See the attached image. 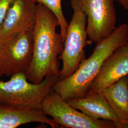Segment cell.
<instances>
[{"instance_id":"6da1fadb","label":"cell","mask_w":128,"mask_h":128,"mask_svg":"<svg viewBox=\"0 0 128 128\" xmlns=\"http://www.w3.org/2000/svg\"><path fill=\"white\" fill-rule=\"evenodd\" d=\"M60 25L50 10L41 4H37L32 61L26 74L30 82L38 84L47 76L60 74L58 58L64 48L62 37L56 30Z\"/></svg>"},{"instance_id":"7a4b0ae2","label":"cell","mask_w":128,"mask_h":128,"mask_svg":"<svg viewBox=\"0 0 128 128\" xmlns=\"http://www.w3.org/2000/svg\"><path fill=\"white\" fill-rule=\"evenodd\" d=\"M96 44L91 56L83 60L73 74L54 84L53 90L66 101L87 95L105 60L117 48L128 44V24L120 25L110 36Z\"/></svg>"},{"instance_id":"3957f363","label":"cell","mask_w":128,"mask_h":128,"mask_svg":"<svg viewBox=\"0 0 128 128\" xmlns=\"http://www.w3.org/2000/svg\"><path fill=\"white\" fill-rule=\"evenodd\" d=\"M59 75L46 77L41 82H30L26 74H16L8 81L0 80V104L41 109L46 96L53 90Z\"/></svg>"},{"instance_id":"277c9868","label":"cell","mask_w":128,"mask_h":128,"mask_svg":"<svg viewBox=\"0 0 128 128\" xmlns=\"http://www.w3.org/2000/svg\"><path fill=\"white\" fill-rule=\"evenodd\" d=\"M73 10L72 19L68 25L64 41L63 50L59 58L63 66L58 79L68 78L78 68L86 59L84 48L87 45L86 16L82 11L78 0H70Z\"/></svg>"},{"instance_id":"5b68a950","label":"cell","mask_w":128,"mask_h":128,"mask_svg":"<svg viewBox=\"0 0 128 128\" xmlns=\"http://www.w3.org/2000/svg\"><path fill=\"white\" fill-rule=\"evenodd\" d=\"M41 109L60 128H116L112 121L92 119L74 109L53 90L44 99Z\"/></svg>"},{"instance_id":"8992f818","label":"cell","mask_w":128,"mask_h":128,"mask_svg":"<svg viewBox=\"0 0 128 128\" xmlns=\"http://www.w3.org/2000/svg\"><path fill=\"white\" fill-rule=\"evenodd\" d=\"M2 38L0 66L4 75L11 76L20 73L26 74L33 56V30Z\"/></svg>"},{"instance_id":"52a82bcc","label":"cell","mask_w":128,"mask_h":128,"mask_svg":"<svg viewBox=\"0 0 128 128\" xmlns=\"http://www.w3.org/2000/svg\"><path fill=\"white\" fill-rule=\"evenodd\" d=\"M86 16L87 36L91 43H97L116 28V11L114 0H78Z\"/></svg>"},{"instance_id":"ba28073f","label":"cell","mask_w":128,"mask_h":128,"mask_svg":"<svg viewBox=\"0 0 128 128\" xmlns=\"http://www.w3.org/2000/svg\"><path fill=\"white\" fill-rule=\"evenodd\" d=\"M37 16V4L34 0H12L0 28V37L33 30Z\"/></svg>"},{"instance_id":"9c48e42d","label":"cell","mask_w":128,"mask_h":128,"mask_svg":"<svg viewBox=\"0 0 128 128\" xmlns=\"http://www.w3.org/2000/svg\"><path fill=\"white\" fill-rule=\"evenodd\" d=\"M128 76V44L120 46L105 60L87 94L100 93Z\"/></svg>"},{"instance_id":"30bf717a","label":"cell","mask_w":128,"mask_h":128,"mask_svg":"<svg viewBox=\"0 0 128 128\" xmlns=\"http://www.w3.org/2000/svg\"><path fill=\"white\" fill-rule=\"evenodd\" d=\"M38 122L60 128L41 109L0 104V128H15L26 124Z\"/></svg>"},{"instance_id":"8fae6325","label":"cell","mask_w":128,"mask_h":128,"mask_svg":"<svg viewBox=\"0 0 128 128\" xmlns=\"http://www.w3.org/2000/svg\"><path fill=\"white\" fill-rule=\"evenodd\" d=\"M66 102L74 109L92 119L110 120L116 125V128H122V124L101 93L87 94Z\"/></svg>"},{"instance_id":"7c38bea8","label":"cell","mask_w":128,"mask_h":128,"mask_svg":"<svg viewBox=\"0 0 128 128\" xmlns=\"http://www.w3.org/2000/svg\"><path fill=\"white\" fill-rule=\"evenodd\" d=\"M122 124L128 128V76L101 92Z\"/></svg>"},{"instance_id":"4fadbf2b","label":"cell","mask_w":128,"mask_h":128,"mask_svg":"<svg viewBox=\"0 0 128 128\" xmlns=\"http://www.w3.org/2000/svg\"><path fill=\"white\" fill-rule=\"evenodd\" d=\"M38 4H41L55 14L58 20L60 28V34L64 41L68 24L64 16L61 5V0H34Z\"/></svg>"},{"instance_id":"5bb4252c","label":"cell","mask_w":128,"mask_h":128,"mask_svg":"<svg viewBox=\"0 0 128 128\" xmlns=\"http://www.w3.org/2000/svg\"><path fill=\"white\" fill-rule=\"evenodd\" d=\"M12 0H0V30Z\"/></svg>"},{"instance_id":"9a60e30c","label":"cell","mask_w":128,"mask_h":128,"mask_svg":"<svg viewBox=\"0 0 128 128\" xmlns=\"http://www.w3.org/2000/svg\"><path fill=\"white\" fill-rule=\"evenodd\" d=\"M114 1L118 2L125 9L128 10V0H114Z\"/></svg>"},{"instance_id":"2e32d148","label":"cell","mask_w":128,"mask_h":128,"mask_svg":"<svg viewBox=\"0 0 128 128\" xmlns=\"http://www.w3.org/2000/svg\"><path fill=\"white\" fill-rule=\"evenodd\" d=\"M2 38L1 37H0V51H1V49H2ZM4 75L2 73V69L0 68V78H2Z\"/></svg>"}]
</instances>
